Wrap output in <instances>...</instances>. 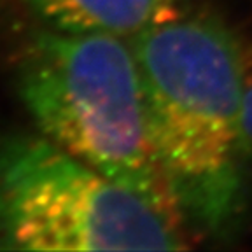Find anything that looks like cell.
I'll use <instances>...</instances> for the list:
<instances>
[{
    "label": "cell",
    "mask_w": 252,
    "mask_h": 252,
    "mask_svg": "<svg viewBox=\"0 0 252 252\" xmlns=\"http://www.w3.org/2000/svg\"><path fill=\"white\" fill-rule=\"evenodd\" d=\"M147 137L184 224L212 238L247 207L244 42L212 16L182 14L130 39Z\"/></svg>",
    "instance_id": "6da1fadb"
},
{
    "label": "cell",
    "mask_w": 252,
    "mask_h": 252,
    "mask_svg": "<svg viewBox=\"0 0 252 252\" xmlns=\"http://www.w3.org/2000/svg\"><path fill=\"white\" fill-rule=\"evenodd\" d=\"M14 77L44 137L184 224L151 149L130 40L40 25L18 49Z\"/></svg>",
    "instance_id": "7a4b0ae2"
},
{
    "label": "cell",
    "mask_w": 252,
    "mask_h": 252,
    "mask_svg": "<svg viewBox=\"0 0 252 252\" xmlns=\"http://www.w3.org/2000/svg\"><path fill=\"white\" fill-rule=\"evenodd\" d=\"M181 224L47 137L0 138V251H181Z\"/></svg>",
    "instance_id": "3957f363"
},
{
    "label": "cell",
    "mask_w": 252,
    "mask_h": 252,
    "mask_svg": "<svg viewBox=\"0 0 252 252\" xmlns=\"http://www.w3.org/2000/svg\"><path fill=\"white\" fill-rule=\"evenodd\" d=\"M40 25L63 32L110 33L130 40L181 18L188 0H20Z\"/></svg>",
    "instance_id": "277c9868"
},
{
    "label": "cell",
    "mask_w": 252,
    "mask_h": 252,
    "mask_svg": "<svg viewBox=\"0 0 252 252\" xmlns=\"http://www.w3.org/2000/svg\"><path fill=\"white\" fill-rule=\"evenodd\" d=\"M244 128L252 149V46L244 44Z\"/></svg>",
    "instance_id": "5b68a950"
}]
</instances>
